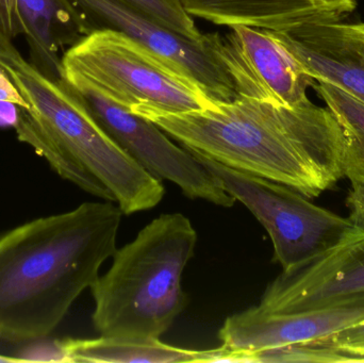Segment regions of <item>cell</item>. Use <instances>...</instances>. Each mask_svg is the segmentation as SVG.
<instances>
[{
  "label": "cell",
  "instance_id": "1",
  "mask_svg": "<svg viewBox=\"0 0 364 363\" xmlns=\"http://www.w3.org/2000/svg\"><path fill=\"white\" fill-rule=\"evenodd\" d=\"M190 151L316 198L346 177V134L328 108L235 96L183 113L139 109Z\"/></svg>",
  "mask_w": 364,
  "mask_h": 363
},
{
  "label": "cell",
  "instance_id": "2",
  "mask_svg": "<svg viewBox=\"0 0 364 363\" xmlns=\"http://www.w3.org/2000/svg\"><path fill=\"white\" fill-rule=\"evenodd\" d=\"M123 211L87 202L0 232V341L50 336L117 251Z\"/></svg>",
  "mask_w": 364,
  "mask_h": 363
},
{
  "label": "cell",
  "instance_id": "3",
  "mask_svg": "<svg viewBox=\"0 0 364 363\" xmlns=\"http://www.w3.org/2000/svg\"><path fill=\"white\" fill-rule=\"evenodd\" d=\"M0 30V66L28 104L19 108L17 140L33 149L61 178L124 215L149 210L166 194L162 180L134 161L102 127L65 79L40 72Z\"/></svg>",
  "mask_w": 364,
  "mask_h": 363
},
{
  "label": "cell",
  "instance_id": "4",
  "mask_svg": "<svg viewBox=\"0 0 364 363\" xmlns=\"http://www.w3.org/2000/svg\"><path fill=\"white\" fill-rule=\"evenodd\" d=\"M197 232L181 213H164L134 241L117 249L112 264L91 289L94 327L105 337L160 338L188 304L184 269Z\"/></svg>",
  "mask_w": 364,
  "mask_h": 363
},
{
  "label": "cell",
  "instance_id": "5",
  "mask_svg": "<svg viewBox=\"0 0 364 363\" xmlns=\"http://www.w3.org/2000/svg\"><path fill=\"white\" fill-rule=\"evenodd\" d=\"M68 85L83 87L132 112L183 113L213 108L192 79L122 32L95 30L62 55Z\"/></svg>",
  "mask_w": 364,
  "mask_h": 363
},
{
  "label": "cell",
  "instance_id": "6",
  "mask_svg": "<svg viewBox=\"0 0 364 363\" xmlns=\"http://www.w3.org/2000/svg\"><path fill=\"white\" fill-rule=\"evenodd\" d=\"M192 153L265 228L273 243V261L279 264L282 271L325 253L354 228L348 217L314 204L310 198L288 185L228 168L200 153Z\"/></svg>",
  "mask_w": 364,
  "mask_h": 363
},
{
  "label": "cell",
  "instance_id": "7",
  "mask_svg": "<svg viewBox=\"0 0 364 363\" xmlns=\"http://www.w3.org/2000/svg\"><path fill=\"white\" fill-rule=\"evenodd\" d=\"M72 87V85H70ZM109 136L147 172L176 185L186 197L230 208L237 200L194 153L178 146L161 128L98 94L72 87Z\"/></svg>",
  "mask_w": 364,
  "mask_h": 363
},
{
  "label": "cell",
  "instance_id": "8",
  "mask_svg": "<svg viewBox=\"0 0 364 363\" xmlns=\"http://www.w3.org/2000/svg\"><path fill=\"white\" fill-rule=\"evenodd\" d=\"M70 1L90 31L110 29L126 34L194 80L215 102H230L237 96L230 77L216 58L213 33L192 40L119 0Z\"/></svg>",
  "mask_w": 364,
  "mask_h": 363
},
{
  "label": "cell",
  "instance_id": "9",
  "mask_svg": "<svg viewBox=\"0 0 364 363\" xmlns=\"http://www.w3.org/2000/svg\"><path fill=\"white\" fill-rule=\"evenodd\" d=\"M213 33L214 51L235 94L287 107L309 102L314 79L269 30L231 26Z\"/></svg>",
  "mask_w": 364,
  "mask_h": 363
},
{
  "label": "cell",
  "instance_id": "10",
  "mask_svg": "<svg viewBox=\"0 0 364 363\" xmlns=\"http://www.w3.org/2000/svg\"><path fill=\"white\" fill-rule=\"evenodd\" d=\"M364 300V230L353 228L325 253L282 271L265 289L264 310L301 313Z\"/></svg>",
  "mask_w": 364,
  "mask_h": 363
},
{
  "label": "cell",
  "instance_id": "11",
  "mask_svg": "<svg viewBox=\"0 0 364 363\" xmlns=\"http://www.w3.org/2000/svg\"><path fill=\"white\" fill-rule=\"evenodd\" d=\"M269 32L314 81L364 104V23L320 21Z\"/></svg>",
  "mask_w": 364,
  "mask_h": 363
},
{
  "label": "cell",
  "instance_id": "12",
  "mask_svg": "<svg viewBox=\"0 0 364 363\" xmlns=\"http://www.w3.org/2000/svg\"><path fill=\"white\" fill-rule=\"evenodd\" d=\"M364 323V300L301 313H279L256 306L227 318L218 332L235 351L260 352L331 336Z\"/></svg>",
  "mask_w": 364,
  "mask_h": 363
},
{
  "label": "cell",
  "instance_id": "13",
  "mask_svg": "<svg viewBox=\"0 0 364 363\" xmlns=\"http://www.w3.org/2000/svg\"><path fill=\"white\" fill-rule=\"evenodd\" d=\"M192 17L215 25L288 31L299 26L338 21L344 0H182Z\"/></svg>",
  "mask_w": 364,
  "mask_h": 363
},
{
  "label": "cell",
  "instance_id": "14",
  "mask_svg": "<svg viewBox=\"0 0 364 363\" xmlns=\"http://www.w3.org/2000/svg\"><path fill=\"white\" fill-rule=\"evenodd\" d=\"M29 61L53 80L63 78L62 55L91 33L70 0H17Z\"/></svg>",
  "mask_w": 364,
  "mask_h": 363
},
{
  "label": "cell",
  "instance_id": "15",
  "mask_svg": "<svg viewBox=\"0 0 364 363\" xmlns=\"http://www.w3.org/2000/svg\"><path fill=\"white\" fill-rule=\"evenodd\" d=\"M60 362H214L215 349L194 351L161 342L159 338L105 337L63 339L53 343Z\"/></svg>",
  "mask_w": 364,
  "mask_h": 363
},
{
  "label": "cell",
  "instance_id": "16",
  "mask_svg": "<svg viewBox=\"0 0 364 363\" xmlns=\"http://www.w3.org/2000/svg\"><path fill=\"white\" fill-rule=\"evenodd\" d=\"M143 14L151 17L161 25L170 28L173 31L192 38L199 40L203 33L195 25L193 17L186 12L182 0H119Z\"/></svg>",
  "mask_w": 364,
  "mask_h": 363
},
{
  "label": "cell",
  "instance_id": "17",
  "mask_svg": "<svg viewBox=\"0 0 364 363\" xmlns=\"http://www.w3.org/2000/svg\"><path fill=\"white\" fill-rule=\"evenodd\" d=\"M346 131L364 140V104L333 85L325 82L312 85Z\"/></svg>",
  "mask_w": 364,
  "mask_h": 363
},
{
  "label": "cell",
  "instance_id": "18",
  "mask_svg": "<svg viewBox=\"0 0 364 363\" xmlns=\"http://www.w3.org/2000/svg\"><path fill=\"white\" fill-rule=\"evenodd\" d=\"M0 30L10 38L23 36V23L17 10V0H0Z\"/></svg>",
  "mask_w": 364,
  "mask_h": 363
},
{
  "label": "cell",
  "instance_id": "19",
  "mask_svg": "<svg viewBox=\"0 0 364 363\" xmlns=\"http://www.w3.org/2000/svg\"><path fill=\"white\" fill-rule=\"evenodd\" d=\"M346 207L350 209V220L354 228L364 230V183H352Z\"/></svg>",
  "mask_w": 364,
  "mask_h": 363
},
{
  "label": "cell",
  "instance_id": "20",
  "mask_svg": "<svg viewBox=\"0 0 364 363\" xmlns=\"http://www.w3.org/2000/svg\"><path fill=\"white\" fill-rule=\"evenodd\" d=\"M0 102H12L17 104L19 108L28 109L25 98L1 66H0Z\"/></svg>",
  "mask_w": 364,
  "mask_h": 363
},
{
  "label": "cell",
  "instance_id": "21",
  "mask_svg": "<svg viewBox=\"0 0 364 363\" xmlns=\"http://www.w3.org/2000/svg\"><path fill=\"white\" fill-rule=\"evenodd\" d=\"M18 106L12 102H0V127H11L14 129L18 121Z\"/></svg>",
  "mask_w": 364,
  "mask_h": 363
},
{
  "label": "cell",
  "instance_id": "22",
  "mask_svg": "<svg viewBox=\"0 0 364 363\" xmlns=\"http://www.w3.org/2000/svg\"><path fill=\"white\" fill-rule=\"evenodd\" d=\"M29 362L25 358L9 357V356L0 355V363L1 362Z\"/></svg>",
  "mask_w": 364,
  "mask_h": 363
}]
</instances>
